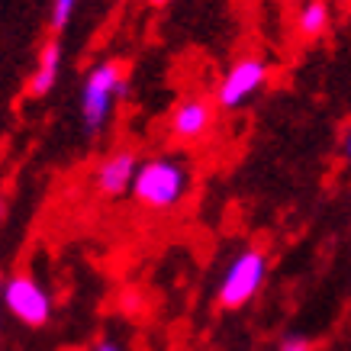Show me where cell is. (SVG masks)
Returning a JSON list of instances; mask_svg holds the SVG:
<instances>
[{"instance_id": "1", "label": "cell", "mask_w": 351, "mask_h": 351, "mask_svg": "<svg viewBox=\"0 0 351 351\" xmlns=\"http://www.w3.org/2000/svg\"><path fill=\"white\" fill-rule=\"evenodd\" d=\"M191 168L181 158H149L138 165L132 197L145 210H174L191 193Z\"/></svg>"}, {"instance_id": "2", "label": "cell", "mask_w": 351, "mask_h": 351, "mask_svg": "<svg viewBox=\"0 0 351 351\" xmlns=\"http://www.w3.org/2000/svg\"><path fill=\"white\" fill-rule=\"evenodd\" d=\"M267 277V258L258 248H245L232 258V265L226 267L223 280H219V306L223 309H242L258 297V290L265 287Z\"/></svg>"}, {"instance_id": "3", "label": "cell", "mask_w": 351, "mask_h": 351, "mask_svg": "<svg viewBox=\"0 0 351 351\" xmlns=\"http://www.w3.org/2000/svg\"><path fill=\"white\" fill-rule=\"evenodd\" d=\"M119 90H123V68L117 62L97 64L87 75L84 90H81V119H84L87 136H97L107 126L113 94H119Z\"/></svg>"}, {"instance_id": "4", "label": "cell", "mask_w": 351, "mask_h": 351, "mask_svg": "<svg viewBox=\"0 0 351 351\" xmlns=\"http://www.w3.org/2000/svg\"><path fill=\"white\" fill-rule=\"evenodd\" d=\"M3 306L26 329H43L52 319V297L32 274H13L3 280Z\"/></svg>"}, {"instance_id": "5", "label": "cell", "mask_w": 351, "mask_h": 351, "mask_svg": "<svg viewBox=\"0 0 351 351\" xmlns=\"http://www.w3.org/2000/svg\"><path fill=\"white\" fill-rule=\"evenodd\" d=\"M265 77H267V68L261 58H242V62H235L229 68V75L223 77V84H219V94H216L219 107L223 110L242 107L245 100L265 84Z\"/></svg>"}, {"instance_id": "6", "label": "cell", "mask_w": 351, "mask_h": 351, "mask_svg": "<svg viewBox=\"0 0 351 351\" xmlns=\"http://www.w3.org/2000/svg\"><path fill=\"white\" fill-rule=\"evenodd\" d=\"M136 174H138L136 152L123 149V152H113V155H107V158L100 161V168H97V174H94V184L104 197H119V193L132 191Z\"/></svg>"}, {"instance_id": "7", "label": "cell", "mask_w": 351, "mask_h": 351, "mask_svg": "<svg viewBox=\"0 0 351 351\" xmlns=\"http://www.w3.org/2000/svg\"><path fill=\"white\" fill-rule=\"evenodd\" d=\"M213 123V107L200 100V97H191V100H181V107L171 113V132L184 142H193V138L206 136V129Z\"/></svg>"}, {"instance_id": "8", "label": "cell", "mask_w": 351, "mask_h": 351, "mask_svg": "<svg viewBox=\"0 0 351 351\" xmlns=\"http://www.w3.org/2000/svg\"><path fill=\"white\" fill-rule=\"evenodd\" d=\"M58 68H62V45L49 39L39 52V62H36V71H32V81H29V94L32 97H45L52 90L55 77H58Z\"/></svg>"}, {"instance_id": "9", "label": "cell", "mask_w": 351, "mask_h": 351, "mask_svg": "<svg viewBox=\"0 0 351 351\" xmlns=\"http://www.w3.org/2000/svg\"><path fill=\"white\" fill-rule=\"evenodd\" d=\"M297 26L306 39H316V36L329 26V7H326V0H306L303 10H300Z\"/></svg>"}, {"instance_id": "10", "label": "cell", "mask_w": 351, "mask_h": 351, "mask_svg": "<svg viewBox=\"0 0 351 351\" xmlns=\"http://www.w3.org/2000/svg\"><path fill=\"white\" fill-rule=\"evenodd\" d=\"M71 13H75V0H55V7H52V29L62 32L64 26H68V20H71Z\"/></svg>"}, {"instance_id": "11", "label": "cell", "mask_w": 351, "mask_h": 351, "mask_svg": "<svg viewBox=\"0 0 351 351\" xmlns=\"http://www.w3.org/2000/svg\"><path fill=\"white\" fill-rule=\"evenodd\" d=\"M277 351H313V345H309V341H303V339H287Z\"/></svg>"}, {"instance_id": "12", "label": "cell", "mask_w": 351, "mask_h": 351, "mask_svg": "<svg viewBox=\"0 0 351 351\" xmlns=\"http://www.w3.org/2000/svg\"><path fill=\"white\" fill-rule=\"evenodd\" d=\"M94 351H126V348H123L117 339H97L94 341Z\"/></svg>"}, {"instance_id": "13", "label": "cell", "mask_w": 351, "mask_h": 351, "mask_svg": "<svg viewBox=\"0 0 351 351\" xmlns=\"http://www.w3.org/2000/svg\"><path fill=\"white\" fill-rule=\"evenodd\" d=\"M345 158H348V165H351V132H348V138H345Z\"/></svg>"}, {"instance_id": "14", "label": "cell", "mask_w": 351, "mask_h": 351, "mask_svg": "<svg viewBox=\"0 0 351 351\" xmlns=\"http://www.w3.org/2000/svg\"><path fill=\"white\" fill-rule=\"evenodd\" d=\"M152 3H168V0H152Z\"/></svg>"}]
</instances>
